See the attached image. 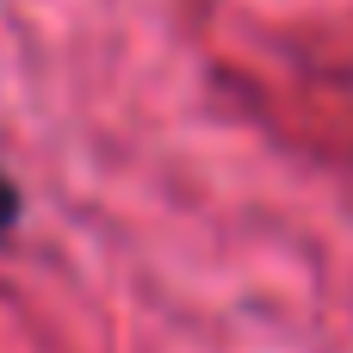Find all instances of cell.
<instances>
[{
	"label": "cell",
	"instance_id": "6da1fadb",
	"mask_svg": "<svg viewBox=\"0 0 353 353\" xmlns=\"http://www.w3.org/2000/svg\"><path fill=\"white\" fill-rule=\"evenodd\" d=\"M25 223V192H19V180L0 168V236H12Z\"/></svg>",
	"mask_w": 353,
	"mask_h": 353
}]
</instances>
